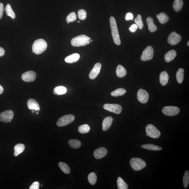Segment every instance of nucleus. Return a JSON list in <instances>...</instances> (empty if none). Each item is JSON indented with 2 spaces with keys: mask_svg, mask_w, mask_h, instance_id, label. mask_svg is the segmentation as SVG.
<instances>
[{
  "mask_svg": "<svg viewBox=\"0 0 189 189\" xmlns=\"http://www.w3.org/2000/svg\"><path fill=\"white\" fill-rule=\"evenodd\" d=\"M117 187L118 189H127L128 186L121 177H118L117 180Z\"/></svg>",
  "mask_w": 189,
  "mask_h": 189,
  "instance_id": "nucleus-32",
  "label": "nucleus"
},
{
  "mask_svg": "<svg viewBox=\"0 0 189 189\" xmlns=\"http://www.w3.org/2000/svg\"><path fill=\"white\" fill-rule=\"evenodd\" d=\"M180 111L179 108L175 106H166L162 110L163 113L167 116H174L179 114Z\"/></svg>",
  "mask_w": 189,
  "mask_h": 189,
  "instance_id": "nucleus-9",
  "label": "nucleus"
},
{
  "mask_svg": "<svg viewBox=\"0 0 189 189\" xmlns=\"http://www.w3.org/2000/svg\"><path fill=\"white\" fill-rule=\"evenodd\" d=\"M154 56V49L151 46L146 47L142 52L141 59L142 61H145L152 60Z\"/></svg>",
  "mask_w": 189,
  "mask_h": 189,
  "instance_id": "nucleus-7",
  "label": "nucleus"
},
{
  "mask_svg": "<svg viewBox=\"0 0 189 189\" xmlns=\"http://www.w3.org/2000/svg\"><path fill=\"white\" fill-rule=\"evenodd\" d=\"M3 91L4 89L3 87L0 85V94H2L3 93Z\"/></svg>",
  "mask_w": 189,
  "mask_h": 189,
  "instance_id": "nucleus-45",
  "label": "nucleus"
},
{
  "mask_svg": "<svg viewBox=\"0 0 189 189\" xmlns=\"http://www.w3.org/2000/svg\"><path fill=\"white\" fill-rule=\"evenodd\" d=\"M130 165L132 168L136 171L141 170L146 166L145 161L138 158H133L130 161Z\"/></svg>",
  "mask_w": 189,
  "mask_h": 189,
  "instance_id": "nucleus-4",
  "label": "nucleus"
},
{
  "mask_svg": "<svg viewBox=\"0 0 189 189\" xmlns=\"http://www.w3.org/2000/svg\"><path fill=\"white\" fill-rule=\"evenodd\" d=\"M97 176L94 172H92L89 174L88 176V180L91 184L94 185L97 181Z\"/></svg>",
  "mask_w": 189,
  "mask_h": 189,
  "instance_id": "nucleus-35",
  "label": "nucleus"
},
{
  "mask_svg": "<svg viewBox=\"0 0 189 189\" xmlns=\"http://www.w3.org/2000/svg\"><path fill=\"white\" fill-rule=\"evenodd\" d=\"M75 119V116L72 114H67L59 119L57 122V125L59 127L67 126L71 123Z\"/></svg>",
  "mask_w": 189,
  "mask_h": 189,
  "instance_id": "nucleus-6",
  "label": "nucleus"
},
{
  "mask_svg": "<svg viewBox=\"0 0 189 189\" xmlns=\"http://www.w3.org/2000/svg\"><path fill=\"white\" fill-rule=\"evenodd\" d=\"M104 109L110 112L117 114H119L121 112L122 108L121 106L118 104H106L103 106Z\"/></svg>",
  "mask_w": 189,
  "mask_h": 189,
  "instance_id": "nucleus-8",
  "label": "nucleus"
},
{
  "mask_svg": "<svg viewBox=\"0 0 189 189\" xmlns=\"http://www.w3.org/2000/svg\"><path fill=\"white\" fill-rule=\"evenodd\" d=\"M69 143L70 146L74 149H77V148H79L81 145V142L79 140L76 139L70 140Z\"/></svg>",
  "mask_w": 189,
  "mask_h": 189,
  "instance_id": "nucleus-33",
  "label": "nucleus"
},
{
  "mask_svg": "<svg viewBox=\"0 0 189 189\" xmlns=\"http://www.w3.org/2000/svg\"><path fill=\"white\" fill-rule=\"evenodd\" d=\"M169 78L168 74L166 71L161 72L159 76V80L161 85L163 86L166 85L168 82Z\"/></svg>",
  "mask_w": 189,
  "mask_h": 189,
  "instance_id": "nucleus-20",
  "label": "nucleus"
},
{
  "mask_svg": "<svg viewBox=\"0 0 189 189\" xmlns=\"http://www.w3.org/2000/svg\"><path fill=\"white\" fill-rule=\"evenodd\" d=\"M156 17L158 18L159 23L161 24H165V23L168 22L169 20V17L165 13L162 12L157 14Z\"/></svg>",
  "mask_w": 189,
  "mask_h": 189,
  "instance_id": "nucleus-24",
  "label": "nucleus"
},
{
  "mask_svg": "<svg viewBox=\"0 0 189 189\" xmlns=\"http://www.w3.org/2000/svg\"><path fill=\"white\" fill-rule=\"evenodd\" d=\"M177 56V52L175 50L169 51L164 56V59L166 62H169L173 60Z\"/></svg>",
  "mask_w": 189,
  "mask_h": 189,
  "instance_id": "nucleus-19",
  "label": "nucleus"
},
{
  "mask_svg": "<svg viewBox=\"0 0 189 189\" xmlns=\"http://www.w3.org/2000/svg\"><path fill=\"white\" fill-rule=\"evenodd\" d=\"M146 136H148V135H146Z\"/></svg>",
  "mask_w": 189,
  "mask_h": 189,
  "instance_id": "nucleus-50",
  "label": "nucleus"
},
{
  "mask_svg": "<svg viewBox=\"0 0 189 189\" xmlns=\"http://www.w3.org/2000/svg\"><path fill=\"white\" fill-rule=\"evenodd\" d=\"M4 11V5L3 3H0V20L3 17Z\"/></svg>",
  "mask_w": 189,
  "mask_h": 189,
  "instance_id": "nucleus-43",
  "label": "nucleus"
},
{
  "mask_svg": "<svg viewBox=\"0 0 189 189\" xmlns=\"http://www.w3.org/2000/svg\"><path fill=\"white\" fill-rule=\"evenodd\" d=\"M189 41H188V42H187V45H188V46H189Z\"/></svg>",
  "mask_w": 189,
  "mask_h": 189,
  "instance_id": "nucleus-46",
  "label": "nucleus"
},
{
  "mask_svg": "<svg viewBox=\"0 0 189 189\" xmlns=\"http://www.w3.org/2000/svg\"><path fill=\"white\" fill-rule=\"evenodd\" d=\"M80 58V55L78 53H74L66 57L65 59L66 62L72 63L77 62Z\"/></svg>",
  "mask_w": 189,
  "mask_h": 189,
  "instance_id": "nucleus-18",
  "label": "nucleus"
},
{
  "mask_svg": "<svg viewBox=\"0 0 189 189\" xmlns=\"http://www.w3.org/2000/svg\"><path fill=\"white\" fill-rule=\"evenodd\" d=\"M101 68V64L100 63H97L96 64L89 74V77L91 79H94L96 78L100 72Z\"/></svg>",
  "mask_w": 189,
  "mask_h": 189,
  "instance_id": "nucleus-14",
  "label": "nucleus"
},
{
  "mask_svg": "<svg viewBox=\"0 0 189 189\" xmlns=\"http://www.w3.org/2000/svg\"><path fill=\"white\" fill-rule=\"evenodd\" d=\"M184 71L183 69L180 68L176 73V79L178 83L181 84L184 79Z\"/></svg>",
  "mask_w": 189,
  "mask_h": 189,
  "instance_id": "nucleus-26",
  "label": "nucleus"
},
{
  "mask_svg": "<svg viewBox=\"0 0 189 189\" xmlns=\"http://www.w3.org/2000/svg\"><path fill=\"white\" fill-rule=\"evenodd\" d=\"M137 25L136 24H133L130 27L129 29L132 32H135L137 30Z\"/></svg>",
  "mask_w": 189,
  "mask_h": 189,
  "instance_id": "nucleus-41",
  "label": "nucleus"
},
{
  "mask_svg": "<svg viewBox=\"0 0 189 189\" xmlns=\"http://www.w3.org/2000/svg\"><path fill=\"white\" fill-rule=\"evenodd\" d=\"M107 150L105 148H100L95 151L94 156L95 158L98 159H101L107 155Z\"/></svg>",
  "mask_w": 189,
  "mask_h": 189,
  "instance_id": "nucleus-15",
  "label": "nucleus"
},
{
  "mask_svg": "<svg viewBox=\"0 0 189 189\" xmlns=\"http://www.w3.org/2000/svg\"><path fill=\"white\" fill-rule=\"evenodd\" d=\"M184 2L182 0H175L173 3V8L176 12H179L183 7Z\"/></svg>",
  "mask_w": 189,
  "mask_h": 189,
  "instance_id": "nucleus-25",
  "label": "nucleus"
},
{
  "mask_svg": "<svg viewBox=\"0 0 189 189\" xmlns=\"http://www.w3.org/2000/svg\"><path fill=\"white\" fill-rule=\"evenodd\" d=\"M113 120V118L110 116L104 119L102 123V130L105 131L108 130L111 126Z\"/></svg>",
  "mask_w": 189,
  "mask_h": 189,
  "instance_id": "nucleus-17",
  "label": "nucleus"
},
{
  "mask_svg": "<svg viewBox=\"0 0 189 189\" xmlns=\"http://www.w3.org/2000/svg\"><path fill=\"white\" fill-rule=\"evenodd\" d=\"M5 50L3 48L0 47V57L3 56L5 54Z\"/></svg>",
  "mask_w": 189,
  "mask_h": 189,
  "instance_id": "nucleus-44",
  "label": "nucleus"
},
{
  "mask_svg": "<svg viewBox=\"0 0 189 189\" xmlns=\"http://www.w3.org/2000/svg\"><path fill=\"white\" fill-rule=\"evenodd\" d=\"M90 130V127L89 125L85 124L81 125L78 128V131L79 132L82 134L86 133L89 132Z\"/></svg>",
  "mask_w": 189,
  "mask_h": 189,
  "instance_id": "nucleus-34",
  "label": "nucleus"
},
{
  "mask_svg": "<svg viewBox=\"0 0 189 189\" xmlns=\"http://www.w3.org/2000/svg\"><path fill=\"white\" fill-rule=\"evenodd\" d=\"M126 93V90L125 89L120 88L116 89L111 93V95L112 96L117 97L121 96L124 95Z\"/></svg>",
  "mask_w": 189,
  "mask_h": 189,
  "instance_id": "nucleus-30",
  "label": "nucleus"
},
{
  "mask_svg": "<svg viewBox=\"0 0 189 189\" xmlns=\"http://www.w3.org/2000/svg\"><path fill=\"white\" fill-rule=\"evenodd\" d=\"M47 47V44L43 39H38L34 42L33 44L32 53L35 54H41L45 51Z\"/></svg>",
  "mask_w": 189,
  "mask_h": 189,
  "instance_id": "nucleus-1",
  "label": "nucleus"
},
{
  "mask_svg": "<svg viewBox=\"0 0 189 189\" xmlns=\"http://www.w3.org/2000/svg\"><path fill=\"white\" fill-rule=\"evenodd\" d=\"M78 16L80 20H84L87 17L86 11L84 9L80 10L78 12Z\"/></svg>",
  "mask_w": 189,
  "mask_h": 189,
  "instance_id": "nucleus-38",
  "label": "nucleus"
},
{
  "mask_svg": "<svg viewBox=\"0 0 189 189\" xmlns=\"http://www.w3.org/2000/svg\"><path fill=\"white\" fill-rule=\"evenodd\" d=\"M39 183L38 181H35L33 182L31 184L29 189H39Z\"/></svg>",
  "mask_w": 189,
  "mask_h": 189,
  "instance_id": "nucleus-40",
  "label": "nucleus"
},
{
  "mask_svg": "<svg viewBox=\"0 0 189 189\" xmlns=\"http://www.w3.org/2000/svg\"><path fill=\"white\" fill-rule=\"evenodd\" d=\"M76 14L75 12H72L67 16L66 21L67 22H69V23L75 21L76 20Z\"/></svg>",
  "mask_w": 189,
  "mask_h": 189,
  "instance_id": "nucleus-39",
  "label": "nucleus"
},
{
  "mask_svg": "<svg viewBox=\"0 0 189 189\" xmlns=\"http://www.w3.org/2000/svg\"><path fill=\"white\" fill-rule=\"evenodd\" d=\"M25 146L22 143L18 144L15 146L14 150V156L17 157L24 151Z\"/></svg>",
  "mask_w": 189,
  "mask_h": 189,
  "instance_id": "nucleus-23",
  "label": "nucleus"
},
{
  "mask_svg": "<svg viewBox=\"0 0 189 189\" xmlns=\"http://www.w3.org/2000/svg\"><path fill=\"white\" fill-rule=\"evenodd\" d=\"M137 96L139 101L143 104L147 103L149 99V94L147 91L142 89L138 91Z\"/></svg>",
  "mask_w": 189,
  "mask_h": 189,
  "instance_id": "nucleus-12",
  "label": "nucleus"
},
{
  "mask_svg": "<svg viewBox=\"0 0 189 189\" xmlns=\"http://www.w3.org/2000/svg\"><path fill=\"white\" fill-rule=\"evenodd\" d=\"M141 147L144 149L151 151H160L162 150V148L160 146L152 144H147L142 145Z\"/></svg>",
  "mask_w": 189,
  "mask_h": 189,
  "instance_id": "nucleus-28",
  "label": "nucleus"
},
{
  "mask_svg": "<svg viewBox=\"0 0 189 189\" xmlns=\"http://www.w3.org/2000/svg\"><path fill=\"white\" fill-rule=\"evenodd\" d=\"M135 22L136 24L137 25L138 27L140 29H143L144 25L143 21L142 20V16L140 14L138 15L137 18H135Z\"/></svg>",
  "mask_w": 189,
  "mask_h": 189,
  "instance_id": "nucleus-36",
  "label": "nucleus"
},
{
  "mask_svg": "<svg viewBox=\"0 0 189 189\" xmlns=\"http://www.w3.org/2000/svg\"><path fill=\"white\" fill-rule=\"evenodd\" d=\"M58 165L64 173L66 174H69L71 172V170L70 168L66 163L60 162L58 163Z\"/></svg>",
  "mask_w": 189,
  "mask_h": 189,
  "instance_id": "nucleus-29",
  "label": "nucleus"
},
{
  "mask_svg": "<svg viewBox=\"0 0 189 189\" xmlns=\"http://www.w3.org/2000/svg\"><path fill=\"white\" fill-rule=\"evenodd\" d=\"M181 35L175 32H173L168 37L167 41L171 45H175L181 41Z\"/></svg>",
  "mask_w": 189,
  "mask_h": 189,
  "instance_id": "nucleus-11",
  "label": "nucleus"
},
{
  "mask_svg": "<svg viewBox=\"0 0 189 189\" xmlns=\"http://www.w3.org/2000/svg\"><path fill=\"white\" fill-rule=\"evenodd\" d=\"M5 10L6 14L8 16L10 17L12 19L15 18V14L14 11L13 10L10 4H7L5 8Z\"/></svg>",
  "mask_w": 189,
  "mask_h": 189,
  "instance_id": "nucleus-31",
  "label": "nucleus"
},
{
  "mask_svg": "<svg viewBox=\"0 0 189 189\" xmlns=\"http://www.w3.org/2000/svg\"><path fill=\"white\" fill-rule=\"evenodd\" d=\"M77 22H78V23H80V22H79V21H77Z\"/></svg>",
  "mask_w": 189,
  "mask_h": 189,
  "instance_id": "nucleus-48",
  "label": "nucleus"
},
{
  "mask_svg": "<svg viewBox=\"0 0 189 189\" xmlns=\"http://www.w3.org/2000/svg\"><path fill=\"white\" fill-rule=\"evenodd\" d=\"M116 74L118 77L123 78L126 76L127 72L125 68L121 65H118L116 69Z\"/></svg>",
  "mask_w": 189,
  "mask_h": 189,
  "instance_id": "nucleus-22",
  "label": "nucleus"
},
{
  "mask_svg": "<svg viewBox=\"0 0 189 189\" xmlns=\"http://www.w3.org/2000/svg\"><path fill=\"white\" fill-rule=\"evenodd\" d=\"M110 23L112 35L114 43L117 45H120L121 42L119 34L116 20L113 17H110Z\"/></svg>",
  "mask_w": 189,
  "mask_h": 189,
  "instance_id": "nucleus-2",
  "label": "nucleus"
},
{
  "mask_svg": "<svg viewBox=\"0 0 189 189\" xmlns=\"http://www.w3.org/2000/svg\"><path fill=\"white\" fill-rule=\"evenodd\" d=\"M14 116V112L12 110H6L0 114V121L5 123H11Z\"/></svg>",
  "mask_w": 189,
  "mask_h": 189,
  "instance_id": "nucleus-10",
  "label": "nucleus"
},
{
  "mask_svg": "<svg viewBox=\"0 0 189 189\" xmlns=\"http://www.w3.org/2000/svg\"><path fill=\"white\" fill-rule=\"evenodd\" d=\"M183 182L184 187L187 188L189 183V171L188 170L184 172L183 178Z\"/></svg>",
  "mask_w": 189,
  "mask_h": 189,
  "instance_id": "nucleus-37",
  "label": "nucleus"
},
{
  "mask_svg": "<svg viewBox=\"0 0 189 189\" xmlns=\"http://www.w3.org/2000/svg\"><path fill=\"white\" fill-rule=\"evenodd\" d=\"M27 107L29 110H34L35 111H39L40 107L38 102L34 99H29L27 102Z\"/></svg>",
  "mask_w": 189,
  "mask_h": 189,
  "instance_id": "nucleus-16",
  "label": "nucleus"
},
{
  "mask_svg": "<svg viewBox=\"0 0 189 189\" xmlns=\"http://www.w3.org/2000/svg\"><path fill=\"white\" fill-rule=\"evenodd\" d=\"M22 78L25 82H33L36 79V74L33 71L26 72L22 74Z\"/></svg>",
  "mask_w": 189,
  "mask_h": 189,
  "instance_id": "nucleus-13",
  "label": "nucleus"
},
{
  "mask_svg": "<svg viewBox=\"0 0 189 189\" xmlns=\"http://www.w3.org/2000/svg\"><path fill=\"white\" fill-rule=\"evenodd\" d=\"M90 38L85 35L77 36L71 40V44L74 47L84 46L90 44Z\"/></svg>",
  "mask_w": 189,
  "mask_h": 189,
  "instance_id": "nucleus-3",
  "label": "nucleus"
},
{
  "mask_svg": "<svg viewBox=\"0 0 189 189\" xmlns=\"http://www.w3.org/2000/svg\"><path fill=\"white\" fill-rule=\"evenodd\" d=\"M146 132L148 136L154 139H158L161 135L160 131L151 124H148L146 127Z\"/></svg>",
  "mask_w": 189,
  "mask_h": 189,
  "instance_id": "nucleus-5",
  "label": "nucleus"
},
{
  "mask_svg": "<svg viewBox=\"0 0 189 189\" xmlns=\"http://www.w3.org/2000/svg\"><path fill=\"white\" fill-rule=\"evenodd\" d=\"M67 23H68V24H69V22H67Z\"/></svg>",
  "mask_w": 189,
  "mask_h": 189,
  "instance_id": "nucleus-49",
  "label": "nucleus"
},
{
  "mask_svg": "<svg viewBox=\"0 0 189 189\" xmlns=\"http://www.w3.org/2000/svg\"><path fill=\"white\" fill-rule=\"evenodd\" d=\"M90 42H92L93 41V40H90Z\"/></svg>",
  "mask_w": 189,
  "mask_h": 189,
  "instance_id": "nucleus-47",
  "label": "nucleus"
},
{
  "mask_svg": "<svg viewBox=\"0 0 189 189\" xmlns=\"http://www.w3.org/2000/svg\"><path fill=\"white\" fill-rule=\"evenodd\" d=\"M67 89L64 87L58 86L55 88L53 93L56 95H62L64 94L67 92Z\"/></svg>",
  "mask_w": 189,
  "mask_h": 189,
  "instance_id": "nucleus-27",
  "label": "nucleus"
},
{
  "mask_svg": "<svg viewBox=\"0 0 189 189\" xmlns=\"http://www.w3.org/2000/svg\"><path fill=\"white\" fill-rule=\"evenodd\" d=\"M133 14L130 12H128L126 15V20H133Z\"/></svg>",
  "mask_w": 189,
  "mask_h": 189,
  "instance_id": "nucleus-42",
  "label": "nucleus"
},
{
  "mask_svg": "<svg viewBox=\"0 0 189 189\" xmlns=\"http://www.w3.org/2000/svg\"><path fill=\"white\" fill-rule=\"evenodd\" d=\"M146 22L148 25V29L150 32L153 33L157 30V28L154 24L153 19L152 18L148 17L146 19Z\"/></svg>",
  "mask_w": 189,
  "mask_h": 189,
  "instance_id": "nucleus-21",
  "label": "nucleus"
}]
</instances>
